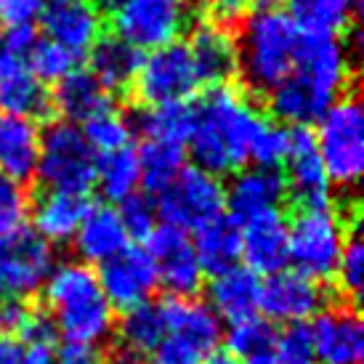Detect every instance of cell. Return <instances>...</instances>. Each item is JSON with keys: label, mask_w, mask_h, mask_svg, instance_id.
I'll return each mask as SVG.
<instances>
[{"label": "cell", "mask_w": 364, "mask_h": 364, "mask_svg": "<svg viewBox=\"0 0 364 364\" xmlns=\"http://www.w3.org/2000/svg\"><path fill=\"white\" fill-rule=\"evenodd\" d=\"M351 85L348 48L335 35H301L295 64L274 91H269V109L279 125L309 128L343 99Z\"/></svg>", "instance_id": "1"}, {"label": "cell", "mask_w": 364, "mask_h": 364, "mask_svg": "<svg viewBox=\"0 0 364 364\" xmlns=\"http://www.w3.org/2000/svg\"><path fill=\"white\" fill-rule=\"evenodd\" d=\"M266 117L242 91L218 85L192 104V131L186 146L194 165L221 178L247 168L253 144Z\"/></svg>", "instance_id": "2"}, {"label": "cell", "mask_w": 364, "mask_h": 364, "mask_svg": "<svg viewBox=\"0 0 364 364\" xmlns=\"http://www.w3.org/2000/svg\"><path fill=\"white\" fill-rule=\"evenodd\" d=\"M41 293L48 306V319L64 343L99 348L112 338L117 316L88 263H56Z\"/></svg>", "instance_id": "3"}, {"label": "cell", "mask_w": 364, "mask_h": 364, "mask_svg": "<svg viewBox=\"0 0 364 364\" xmlns=\"http://www.w3.org/2000/svg\"><path fill=\"white\" fill-rule=\"evenodd\" d=\"M237 38V75L253 93H269L290 75L301 46V30L274 3L255 6Z\"/></svg>", "instance_id": "4"}, {"label": "cell", "mask_w": 364, "mask_h": 364, "mask_svg": "<svg viewBox=\"0 0 364 364\" xmlns=\"http://www.w3.org/2000/svg\"><path fill=\"white\" fill-rule=\"evenodd\" d=\"M348 237L346 215L333 203L301 205L287 223V261L314 282H327L335 277Z\"/></svg>", "instance_id": "5"}, {"label": "cell", "mask_w": 364, "mask_h": 364, "mask_svg": "<svg viewBox=\"0 0 364 364\" xmlns=\"http://www.w3.org/2000/svg\"><path fill=\"white\" fill-rule=\"evenodd\" d=\"M314 141L330 186L354 189L364 173V112L356 96L346 93L316 120Z\"/></svg>", "instance_id": "6"}, {"label": "cell", "mask_w": 364, "mask_h": 364, "mask_svg": "<svg viewBox=\"0 0 364 364\" xmlns=\"http://www.w3.org/2000/svg\"><path fill=\"white\" fill-rule=\"evenodd\" d=\"M165 335L146 356V364H205L223 338L221 319L197 298H168Z\"/></svg>", "instance_id": "7"}, {"label": "cell", "mask_w": 364, "mask_h": 364, "mask_svg": "<svg viewBox=\"0 0 364 364\" xmlns=\"http://www.w3.org/2000/svg\"><path fill=\"white\" fill-rule=\"evenodd\" d=\"M96 157L99 154L88 146L80 125L59 120L41 131L38 176L48 189L72 194H85L93 189Z\"/></svg>", "instance_id": "8"}, {"label": "cell", "mask_w": 364, "mask_h": 364, "mask_svg": "<svg viewBox=\"0 0 364 364\" xmlns=\"http://www.w3.org/2000/svg\"><path fill=\"white\" fill-rule=\"evenodd\" d=\"M189 21V0H122L120 9L112 14V35L136 51L149 53L181 41Z\"/></svg>", "instance_id": "9"}, {"label": "cell", "mask_w": 364, "mask_h": 364, "mask_svg": "<svg viewBox=\"0 0 364 364\" xmlns=\"http://www.w3.org/2000/svg\"><path fill=\"white\" fill-rule=\"evenodd\" d=\"M133 91L144 109L189 104V99H194V93L200 91V80L186 43L178 41L144 53L141 67L133 80Z\"/></svg>", "instance_id": "10"}, {"label": "cell", "mask_w": 364, "mask_h": 364, "mask_svg": "<svg viewBox=\"0 0 364 364\" xmlns=\"http://www.w3.org/2000/svg\"><path fill=\"white\" fill-rule=\"evenodd\" d=\"M157 215L168 226H176L181 232H194L203 223L223 215V183L218 176L203 171V168H183L178 178L157 194Z\"/></svg>", "instance_id": "11"}, {"label": "cell", "mask_w": 364, "mask_h": 364, "mask_svg": "<svg viewBox=\"0 0 364 364\" xmlns=\"http://www.w3.org/2000/svg\"><path fill=\"white\" fill-rule=\"evenodd\" d=\"M53 266V247L27 226L0 237V279L9 298L41 293Z\"/></svg>", "instance_id": "12"}, {"label": "cell", "mask_w": 364, "mask_h": 364, "mask_svg": "<svg viewBox=\"0 0 364 364\" xmlns=\"http://www.w3.org/2000/svg\"><path fill=\"white\" fill-rule=\"evenodd\" d=\"M144 250L154 263L157 282L171 293V298H197L205 284V272L194 255L189 234L162 223L149 234Z\"/></svg>", "instance_id": "13"}, {"label": "cell", "mask_w": 364, "mask_h": 364, "mask_svg": "<svg viewBox=\"0 0 364 364\" xmlns=\"http://www.w3.org/2000/svg\"><path fill=\"white\" fill-rule=\"evenodd\" d=\"M324 306L327 298L322 284L295 269H282L261 279L258 314L272 324H304L314 319Z\"/></svg>", "instance_id": "14"}, {"label": "cell", "mask_w": 364, "mask_h": 364, "mask_svg": "<svg viewBox=\"0 0 364 364\" xmlns=\"http://www.w3.org/2000/svg\"><path fill=\"white\" fill-rule=\"evenodd\" d=\"M96 277H99L102 293L112 304V309H122V311L152 301L154 290L160 287L154 263L144 247L120 250L114 258L99 266Z\"/></svg>", "instance_id": "15"}, {"label": "cell", "mask_w": 364, "mask_h": 364, "mask_svg": "<svg viewBox=\"0 0 364 364\" xmlns=\"http://www.w3.org/2000/svg\"><path fill=\"white\" fill-rule=\"evenodd\" d=\"M309 327H311L316 364L364 362V324L354 306H324Z\"/></svg>", "instance_id": "16"}, {"label": "cell", "mask_w": 364, "mask_h": 364, "mask_svg": "<svg viewBox=\"0 0 364 364\" xmlns=\"http://www.w3.org/2000/svg\"><path fill=\"white\" fill-rule=\"evenodd\" d=\"M284 197H287V186L279 171H269V168H242L232 176V181L223 186V210H229L237 226L269 215V213H279Z\"/></svg>", "instance_id": "17"}, {"label": "cell", "mask_w": 364, "mask_h": 364, "mask_svg": "<svg viewBox=\"0 0 364 364\" xmlns=\"http://www.w3.org/2000/svg\"><path fill=\"white\" fill-rule=\"evenodd\" d=\"M41 27L46 41L82 56L102 38V14L91 0H46L41 11Z\"/></svg>", "instance_id": "18"}, {"label": "cell", "mask_w": 364, "mask_h": 364, "mask_svg": "<svg viewBox=\"0 0 364 364\" xmlns=\"http://www.w3.org/2000/svg\"><path fill=\"white\" fill-rule=\"evenodd\" d=\"M189 56H192L194 72L200 85H229L237 77L240 56H237V38L229 27H221L215 21H200L189 32Z\"/></svg>", "instance_id": "19"}, {"label": "cell", "mask_w": 364, "mask_h": 364, "mask_svg": "<svg viewBox=\"0 0 364 364\" xmlns=\"http://www.w3.org/2000/svg\"><path fill=\"white\" fill-rule=\"evenodd\" d=\"M284 186L301 205L330 203V178L309 128H290V149L284 157Z\"/></svg>", "instance_id": "20"}, {"label": "cell", "mask_w": 364, "mask_h": 364, "mask_svg": "<svg viewBox=\"0 0 364 364\" xmlns=\"http://www.w3.org/2000/svg\"><path fill=\"white\" fill-rule=\"evenodd\" d=\"M51 109V91L32 75L27 59L0 48V112L38 122Z\"/></svg>", "instance_id": "21"}, {"label": "cell", "mask_w": 364, "mask_h": 364, "mask_svg": "<svg viewBox=\"0 0 364 364\" xmlns=\"http://www.w3.org/2000/svg\"><path fill=\"white\" fill-rule=\"evenodd\" d=\"M242 234V261L258 277L287 269V221L282 210L253 218L240 226Z\"/></svg>", "instance_id": "22"}, {"label": "cell", "mask_w": 364, "mask_h": 364, "mask_svg": "<svg viewBox=\"0 0 364 364\" xmlns=\"http://www.w3.org/2000/svg\"><path fill=\"white\" fill-rule=\"evenodd\" d=\"M41 128L35 120L0 112V176L27 183L38 176Z\"/></svg>", "instance_id": "23"}, {"label": "cell", "mask_w": 364, "mask_h": 364, "mask_svg": "<svg viewBox=\"0 0 364 364\" xmlns=\"http://www.w3.org/2000/svg\"><path fill=\"white\" fill-rule=\"evenodd\" d=\"M91 203L85 200V194L72 192H56V189H46V192L30 205V215L35 229L32 232L43 237L51 245H67L75 240V234L80 229L82 218L88 213Z\"/></svg>", "instance_id": "24"}, {"label": "cell", "mask_w": 364, "mask_h": 364, "mask_svg": "<svg viewBox=\"0 0 364 364\" xmlns=\"http://www.w3.org/2000/svg\"><path fill=\"white\" fill-rule=\"evenodd\" d=\"M258 298H261V277L247 266H232L226 272L213 274V279L208 282V309L221 322L226 319L232 324L258 314Z\"/></svg>", "instance_id": "25"}, {"label": "cell", "mask_w": 364, "mask_h": 364, "mask_svg": "<svg viewBox=\"0 0 364 364\" xmlns=\"http://www.w3.org/2000/svg\"><path fill=\"white\" fill-rule=\"evenodd\" d=\"M75 250L80 263H107L109 258L128 247V234L122 229L117 208L112 205H91L80 229L75 234Z\"/></svg>", "instance_id": "26"}, {"label": "cell", "mask_w": 364, "mask_h": 364, "mask_svg": "<svg viewBox=\"0 0 364 364\" xmlns=\"http://www.w3.org/2000/svg\"><path fill=\"white\" fill-rule=\"evenodd\" d=\"M141 51H136L117 35H102L88 51V72L112 96L125 88H133L136 72L141 67Z\"/></svg>", "instance_id": "27"}, {"label": "cell", "mask_w": 364, "mask_h": 364, "mask_svg": "<svg viewBox=\"0 0 364 364\" xmlns=\"http://www.w3.org/2000/svg\"><path fill=\"white\" fill-rule=\"evenodd\" d=\"M192 247L205 274L226 272L242 261V234L229 215H218L203 223L192 234Z\"/></svg>", "instance_id": "28"}, {"label": "cell", "mask_w": 364, "mask_h": 364, "mask_svg": "<svg viewBox=\"0 0 364 364\" xmlns=\"http://www.w3.org/2000/svg\"><path fill=\"white\" fill-rule=\"evenodd\" d=\"M51 107L59 109L67 122L82 125L93 114L112 107V96L88 70H75L64 80L56 82V91L51 93Z\"/></svg>", "instance_id": "29"}, {"label": "cell", "mask_w": 364, "mask_h": 364, "mask_svg": "<svg viewBox=\"0 0 364 364\" xmlns=\"http://www.w3.org/2000/svg\"><path fill=\"white\" fill-rule=\"evenodd\" d=\"M287 16L301 35H341L354 21L351 0H284Z\"/></svg>", "instance_id": "30"}, {"label": "cell", "mask_w": 364, "mask_h": 364, "mask_svg": "<svg viewBox=\"0 0 364 364\" xmlns=\"http://www.w3.org/2000/svg\"><path fill=\"white\" fill-rule=\"evenodd\" d=\"M136 160H139L141 186L149 194H160L186 168V149L178 146V144L144 141L141 149L136 152Z\"/></svg>", "instance_id": "31"}, {"label": "cell", "mask_w": 364, "mask_h": 364, "mask_svg": "<svg viewBox=\"0 0 364 364\" xmlns=\"http://www.w3.org/2000/svg\"><path fill=\"white\" fill-rule=\"evenodd\" d=\"M93 186H99L109 203H125L128 197L139 194L141 176H139V160L131 146L120 152L99 154L96 157V178Z\"/></svg>", "instance_id": "32"}, {"label": "cell", "mask_w": 364, "mask_h": 364, "mask_svg": "<svg viewBox=\"0 0 364 364\" xmlns=\"http://www.w3.org/2000/svg\"><path fill=\"white\" fill-rule=\"evenodd\" d=\"M165 335V306L162 301H146L128 309L120 319V346L141 356H149Z\"/></svg>", "instance_id": "33"}, {"label": "cell", "mask_w": 364, "mask_h": 364, "mask_svg": "<svg viewBox=\"0 0 364 364\" xmlns=\"http://www.w3.org/2000/svg\"><path fill=\"white\" fill-rule=\"evenodd\" d=\"M133 131H141L144 141L186 146V139L192 131V104H171V107L144 109L133 122Z\"/></svg>", "instance_id": "34"}, {"label": "cell", "mask_w": 364, "mask_h": 364, "mask_svg": "<svg viewBox=\"0 0 364 364\" xmlns=\"http://www.w3.org/2000/svg\"><path fill=\"white\" fill-rule=\"evenodd\" d=\"M274 338L277 330L269 319H263L261 314L253 316H245L237 322L229 324L226 330V346H229V354L237 356L240 362H250V359H261V356H272Z\"/></svg>", "instance_id": "35"}, {"label": "cell", "mask_w": 364, "mask_h": 364, "mask_svg": "<svg viewBox=\"0 0 364 364\" xmlns=\"http://www.w3.org/2000/svg\"><path fill=\"white\" fill-rule=\"evenodd\" d=\"M85 141L96 154H109L128 149L133 139V122L122 114L114 104L107 107L104 112L93 114L91 120H85L80 125Z\"/></svg>", "instance_id": "36"}, {"label": "cell", "mask_w": 364, "mask_h": 364, "mask_svg": "<svg viewBox=\"0 0 364 364\" xmlns=\"http://www.w3.org/2000/svg\"><path fill=\"white\" fill-rule=\"evenodd\" d=\"M27 64H30L32 75L43 82V85H48V82H56L64 80L67 75H72L75 70H80L77 64H80V56H75L72 51L67 48H61L56 43L51 41H35L32 46L30 56H27Z\"/></svg>", "instance_id": "37"}, {"label": "cell", "mask_w": 364, "mask_h": 364, "mask_svg": "<svg viewBox=\"0 0 364 364\" xmlns=\"http://www.w3.org/2000/svg\"><path fill=\"white\" fill-rule=\"evenodd\" d=\"M272 356L279 364H316L314 338H311L309 322L284 324L282 330H277Z\"/></svg>", "instance_id": "38"}, {"label": "cell", "mask_w": 364, "mask_h": 364, "mask_svg": "<svg viewBox=\"0 0 364 364\" xmlns=\"http://www.w3.org/2000/svg\"><path fill=\"white\" fill-rule=\"evenodd\" d=\"M287 149H290V128L266 120V125L261 128V133H258V139L253 144L250 162H253L255 168L279 171V165H284Z\"/></svg>", "instance_id": "39"}, {"label": "cell", "mask_w": 364, "mask_h": 364, "mask_svg": "<svg viewBox=\"0 0 364 364\" xmlns=\"http://www.w3.org/2000/svg\"><path fill=\"white\" fill-rule=\"evenodd\" d=\"M117 215H120V223L128 234V240H144V242L149 240V234L157 229V221H160L157 205L144 194H133L125 203H120Z\"/></svg>", "instance_id": "40"}, {"label": "cell", "mask_w": 364, "mask_h": 364, "mask_svg": "<svg viewBox=\"0 0 364 364\" xmlns=\"http://www.w3.org/2000/svg\"><path fill=\"white\" fill-rule=\"evenodd\" d=\"M30 205V194L24 189V183L0 176V237L27 226Z\"/></svg>", "instance_id": "41"}, {"label": "cell", "mask_w": 364, "mask_h": 364, "mask_svg": "<svg viewBox=\"0 0 364 364\" xmlns=\"http://www.w3.org/2000/svg\"><path fill=\"white\" fill-rule=\"evenodd\" d=\"M335 279L348 298H359L364 284V245L356 234H351L346 242L343 255H341L338 269H335Z\"/></svg>", "instance_id": "42"}, {"label": "cell", "mask_w": 364, "mask_h": 364, "mask_svg": "<svg viewBox=\"0 0 364 364\" xmlns=\"http://www.w3.org/2000/svg\"><path fill=\"white\" fill-rule=\"evenodd\" d=\"M0 364H56V351L48 341L0 338Z\"/></svg>", "instance_id": "43"}, {"label": "cell", "mask_w": 364, "mask_h": 364, "mask_svg": "<svg viewBox=\"0 0 364 364\" xmlns=\"http://www.w3.org/2000/svg\"><path fill=\"white\" fill-rule=\"evenodd\" d=\"M46 0H0V27L3 30H30L41 19Z\"/></svg>", "instance_id": "44"}, {"label": "cell", "mask_w": 364, "mask_h": 364, "mask_svg": "<svg viewBox=\"0 0 364 364\" xmlns=\"http://www.w3.org/2000/svg\"><path fill=\"white\" fill-rule=\"evenodd\" d=\"M200 9L210 16L208 21H215L221 27H232L250 14L258 6V0H197Z\"/></svg>", "instance_id": "45"}, {"label": "cell", "mask_w": 364, "mask_h": 364, "mask_svg": "<svg viewBox=\"0 0 364 364\" xmlns=\"http://www.w3.org/2000/svg\"><path fill=\"white\" fill-rule=\"evenodd\" d=\"M56 364H104V354L93 346L64 343V348L56 351Z\"/></svg>", "instance_id": "46"}, {"label": "cell", "mask_w": 364, "mask_h": 364, "mask_svg": "<svg viewBox=\"0 0 364 364\" xmlns=\"http://www.w3.org/2000/svg\"><path fill=\"white\" fill-rule=\"evenodd\" d=\"M104 364H146V356H141V354H136V351H128V348L117 346L109 356H104Z\"/></svg>", "instance_id": "47"}, {"label": "cell", "mask_w": 364, "mask_h": 364, "mask_svg": "<svg viewBox=\"0 0 364 364\" xmlns=\"http://www.w3.org/2000/svg\"><path fill=\"white\" fill-rule=\"evenodd\" d=\"M205 364H242L237 356H232L229 351H213L208 359H205Z\"/></svg>", "instance_id": "48"}, {"label": "cell", "mask_w": 364, "mask_h": 364, "mask_svg": "<svg viewBox=\"0 0 364 364\" xmlns=\"http://www.w3.org/2000/svg\"><path fill=\"white\" fill-rule=\"evenodd\" d=\"M91 6L99 11V14H102V11H107V14H114V11L122 6V0H91Z\"/></svg>", "instance_id": "49"}, {"label": "cell", "mask_w": 364, "mask_h": 364, "mask_svg": "<svg viewBox=\"0 0 364 364\" xmlns=\"http://www.w3.org/2000/svg\"><path fill=\"white\" fill-rule=\"evenodd\" d=\"M247 364H279L274 356H261V359H250Z\"/></svg>", "instance_id": "50"}, {"label": "cell", "mask_w": 364, "mask_h": 364, "mask_svg": "<svg viewBox=\"0 0 364 364\" xmlns=\"http://www.w3.org/2000/svg\"><path fill=\"white\" fill-rule=\"evenodd\" d=\"M9 295H6V287H3V279H0V301H6Z\"/></svg>", "instance_id": "51"}, {"label": "cell", "mask_w": 364, "mask_h": 364, "mask_svg": "<svg viewBox=\"0 0 364 364\" xmlns=\"http://www.w3.org/2000/svg\"><path fill=\"white\" fill-rule=\"evenodd\" d=\"M351 3H354V6H356V9H359V0H351Z\"/></svg>", "instance_id": "52"}, {"label": "cell", "mask_w": 364, "mask_h": 364, "mask_svg": "<svg viewBox=\"0 0 364 364\" xmlns=\"http://www.w3.org/2000/svg\"><path fill=\"white\" fill-rule=\"evenodd\" d=\"M0 46H3V30H0Z\"/></svg>", "instance_id": "53"}]
</instances>
